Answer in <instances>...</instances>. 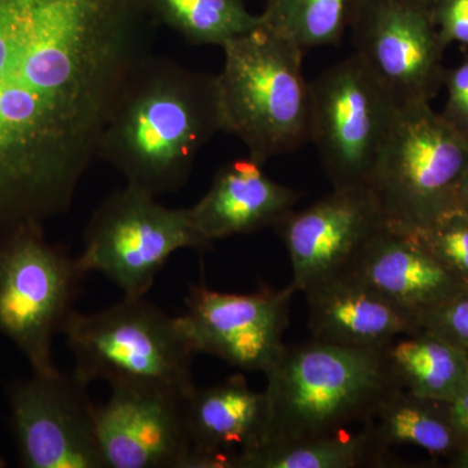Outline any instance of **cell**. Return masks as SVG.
<instances>
[{
  "mask_svg": "<svg viewBox=\"0 0 468 468\" xmlns=\"http://www.w3.org/2000/svg\"><path fill=\"white\" fill-rule=\"evenodd\" d=\"M153 26L143 0H0V229L69 211Z\"/></svg>",
  "mask_w": 468,
  "mask_h": 468,
  "instance_id": "cell-1",
  "label": "cell"
},
{
  "mask_svg": "<svg viewBox=\"0 0 468 468\" xmlns=\"http://www.w3.org/2000/svg\"><path fill=\"white\" fill-rule=\"evenodd\" d=\"M223 131L217 76L144 58L129 76L101 135L98 159L126 185L158 197L189 180L202 147Z\"/></svg>",
  "mask_w": 468,
  "mask_h": 468,
  "instance_id": "cell-2",
  "label": "cell"
},
{
  "mask_svg": "<svg viewBox=\"0 0 468 468\" xmlns=\"http://www.w3.org/2000/svg\"><path fill=\"white\" fill-rule=\"evenodd\" d=\"M267 378L270 426L263 442L292 441L367 424L399 389L384 347L311 340L285 345ZM255 449V448H254Z\"/></svg>",
  "mask_w": 468,
  "mask_h": 468,
  "instance_id": "cell-3",
  "label": "cell"
},
{
  "mask_svg": "<svg viewBox=\"0 0 468 468\" xmlns=\"http://www.w3.org/2000/svg\"><path fill=\"white\" fill-rule=\"evenodd\" d=\"M217 76L223 131L263 165L310 141V82L304 51L263 24L223 46Z\"/></svg>",
  "mask_w": 468,
  "mask_h": 468,
  "instance_id": "cell-4",
  "label": "cell"
},
{
  "mask_svg": "<svg viewBox=\"0 0 468 468\" xmlns=\"http://www.w3.org/2000/svg\"><path fill=\"white\" fill-rule=\"evenodd\" d=\"M82 383H135L192 393L194 351L178 316L144 297H126L97 313L70 315L63 332Z\"/></svg>",
  "mask_w": 468,
  "mask_h": 468,
  "instance_id": "cell-5",
  "label": "cell"
},
{
  "mask_svg": "<svg viewBox=\"0 0 468 468\" xmlns=\"http://www.w3.org/2000/svg\"><path fill=\"white\" fill-rule=\"evenodd\" d=\"M86 275L79 257L46 239L42 223L0 229V335L32 374L58 371L54 340L76 311Z\"/></svg>",
  "mask_w": 468,
  "mask_h": 468,
  "instance_id": "cell-6",
  "label": "cell"
},
{
  "mask_svg": "<svg viewBox=\"0 0 468 468\" xmlns=\"http://www.w3.org/2000/svg\"><path fill=\"white\" fill-rule=\"evenodd\" d=\"M468 165V138L431 107L399 106L371 189L388 223L423 229L458 208Z\"/></svg>",
  "mask_w": 468,
  "mask_h": 468,
  "instance_id": "cell-7",
  "label": "cell"
},
{
  "mask_svg": "<svg viewBox=\"0 0 468 468\" xmlns=\"http://www.w3.org/2000/svg\"><path fill=\"white\" fill-rule=\"evenodd\" d=\"M156 197L126 185L95 209L79 255L86 273L106 276L126 297H144L178 250H205L189 208H169Z\"/></svg>",
  "mask_w": 468,
  "mask_h": 468,
  "instance_id": "cell-8",
  "label": "cell"
},
{
  "mask_svg": "<svg viewBox=\"0 0 468 468\" xmlns=\"http://www.w3.org/2000/svg\"><path fill=\"white\" fill-rule=\"evenodd\" d=\"M310 141L334 189H371L399 104L356 55L310 84Z\"/></svg>",
  "mask_w": 468,
  "mask_h": 468,
  "instance_id": "cell-9",
  "label": "cell"
},
{
  "mask_svg": "<svg viewBox=\"0 0 468 468\" xmlns=\"http://www.w3.org/2000/svg\"><path fill=\"white\" fill-rule=\"evenodd\" d=\"M88 385L75 374H32L7 387L9 420L24 468H104Z\"/></svg>",
  "mask_w": 468,
  "mask_h": 468,
  "instance_id": "cell-10",
  "label": "cell"
},
{
  "mask_svg": "<svg viewBox=\"0 0 468 468\" xmlns=\"http://www.w3.org/2000/svg\"><path fill=\"white\" fill-rule=\"evenodd\" d=\"M350 32L354 55L399 106L431 101L443 85L431 0H365Z\"/></svg>",
  "mask_w": 468,
  "mask_h": 468,
  "instance_id": "cell-11",
  "label": "cell"
},
{
  "mask_svg": "<svg viewBox=\"0 0 468 468\" xmlns=\"http://www.w3.org/2000/svg\"><path fill=\"white\" fill-rule=\"evenodd\" d=\"M295 292L292 284L282 291L261 285L248 294L194 284L178 320L194 354H209L232 367L264 374L284 350Z\"/></svg>",
  "mask_w": 468,
  "mask_h": 468,
  "instance_id": "cell-12",
  "label": "cell"
},
{
  "mask_svg": "<svg viewBox=\"0 0 468 468\" xmlns=\"http://www.w3.org/2000/svg\"><path fill=\"white\" fill-rule=\"evenodd\" d=\"M95 406L104 468H186L190 454L186 401L190 393L159 385L111 384Z\"/></svg>",
  "mask_w": 468,
  "mask_h": 468,
  "instance_id": "cell-13",
  "label": "cell"
},
{
  "mask_svg": "<svg viewBox=\"0 0 468 468\" xmlns=\"http://www.w3.org/2000/svg\"><path fill=\"white\" fill-rule=\"evenodd\" d=\"M372 189H334L275 224L292 270V286H307L346 272L375 233L387 223Z\"/></svg>",
  "mask_w": 468,
  "mask_h": 468,
  "instance_id": "cell-14",
  "label": "cell"
},
{
  "mask_svg": "<svg viewBox=\"0 0 468 468\" xmlns=\"http://www.w3.org/2000/svg\"><path fill=\"white\" fill-rule=\"evenodd\" d=\"M190 454L186 468H237L239 457L266 440V392L252 389L242 374L196 387L186 401Z\"/></svg>",
  "mask_w": 468,
  "mask_h": 468,
  "instance_id": "cell-15",
  "label": "cell"
},
{
  "mask_svg": "<svg viewBox=\"0 0 468 468\" xmlns=\"http://www.w3.org/2000/svg\"><path fill=\"white\" fill-rule=\"evenodd\" d=\"M346 272L417 316L463 291L415 230L385 223Z\"/></svg>",
  "mask_w": 468,
  "mask_h": 468,
  "instance_id": "cell-16",
  "label": "cell"
},
{
  "mask_svg": "<svg viewBox=\"0 0 468 468\" xmlns=\"http://www.w3.org/2000/svg\"><path fill=\"white\" fill-rule=\"evenodd\" d=\"M303 292L314 340L351 347H385L421 329L417 316L350 272L319 280Z\"/></svg>",
  "mask_w": 468,
  "mask_h": 468,
  "instance_id": "cell-17",
  "label": "cell"
},
{
  "mask_svg": "<svg viewBox=\"0 0 468 468\" xmlns=\"http://www.w3.org/2000/svg\"><path fill=\"white\" fill-rule=\"evenodd\" d=\"M300 197L268 177L261 163L249 156L224 165L189 212L194 227L212 243L275 226Z\"/></svg>",
  "mask_w": 468,
  "mask_h": 468,
  "instance_id": "cell-18",
  "label": "cell"
},
{
  "mask_svg": "<svg viewBox=\"0 0 468 468\" xmlns=\"http://www.w3.org/2000/svg\"><path fill=\"white\" fill-rule=\"evenodd\" d=\"M384 351L394 380L410 393L452 403L466 387L467 354L427 329L396 338Z\"/></svg>",
  "mask_w": 468,
  "mask_h": 468,
  "instance_id": "cell-19",
  "label": "cell"
},
{
  "mask_svg": "<svg viewBox=\"0 0 468 468\" xmlns=\"http://www.w3.org/2000/svg\"><path fill=\"white\" fill-rule=\"evenodd\" d=\"M390 449L368 427L358 433L340 432L261 443L239 457L237 468L388 467Z\"/></svg>",
  "mask_w": 468,
  "mask_h": 468,
  "instance_id": "cell-20",
  "label": "cell"
},
{
  "mask_svg": "<svg viewBox=\"0 0 468 468\" xmlns=\"http://www.w3.org/2000/svg\"><path fill=\"white\" fill-rule=\"evenodd\" d=\"M387 448L411 445L448 460L463 440L452 420L451 403L399 388L380 403L367 424Z\"/></svg>",
  "mask_w": 468,
  "mask_h": 468,
  "instance_id": "cell-21",
  "label": "cell"
},
{
  "mask_svg": "<svg viewBox=\"0 0 468 468\" xmlns=\"http://www.w3.org/2000/svg\"><path fill=\"white\" fill-rule=\"evenodd\" d=\"M154 24H162L193 45L223 48L261 24L243 0H143Z\"/></svg>",
  "mask_w": 468,
  "mask_h": 468,
  "instance_id": "cell-22",
  "label": "cell"
},
{
  "mask_svg": "<svg viewBox=\"0 0 468 468\" xmlns=\"http://www.w3.org/2000/svg\"><path fill=\"white\" fill-rule=\"evenodd\" d=\"M365 0H267L261 24L310 48L335 45L349 32Z\"/></svg>",
  "mask_w": 468,
  "mask_h": 468,
  "instance_id": "cell-23",
  "label": "cell"
},
{
  "mask_svg": "<svg viewBox=\"0 0 468 468\" xmlns=\"http://www.w3.org/2000/svg\"><path fill=\"white\" fill-rule=\"evenodd\" d=\"M412 230L468 291V214L452 209L430 227Z\"/></svg>",
  "mask_w": 468,
  "mask_h": 468,
  "instance_id": "cell-24",
  "label": "cell"
},
{
  "mask_svg": "<svg viewBox=\"0 0 468 468\" xmlns=\"http://www.w3.org/2000/svg\"><path fill=\"white\" fill-rule=\"evenodd\" d=\"M420 326L449 341L468 356L467 289L421 315Z\"/></svg>",
  "mask_w": 468,
  "mask_h": 468,
  "instance_id": "cell-25",
  "label": "cell"
},
{
  "mask_svg": "<svg viewBox=\"0 0 468 468\" xmlns=\"http://www.w3.org/2000/svg\"><path fill=\"white\" fill-rule=\"evenodd\" d=\"M431 11L443 48L468 46V0H431Z\"/></svg>",
  "mask_w": 468,
  "mask_h": 468,
  "instance_id": "cell-26",
  "label": "cell"
},
{
  "mask_svg": "<svg viewBox=\"0 0 468 468\" xmlns=\"http://www.w3.org/2000/svg\"><path fill=\"white\" fill-rule=\"evenodd\" d=\"M443 84L448 89V97L441 115L468 138V58L445 73Z\"/></svg>",
  "mask_w": 468,
  "mask_h": 468,
  "instance_id": "cell-27",
  "label": "cell"
},
{
  "mask_svg": "<svg viewBox=\"0 0 468 468\" xmlns=\"http://www.w3.org/2000/svg\"><path fill=\"white\" fill-rule=\"evenodd\" d=\"M452 420L463 440L468 442V381L460 396L451 403Z\"/></svg>",
  "mask_w": 468,
  "mask_h": 468,
  "instance_id": "cell-28",
  "label": "cell"
},
{
  "mask_svg": "<svg viewBox=\"0 0 468 468\" xmlns=\"http://www.w3.org/2000/svg\"><path fill=\"white\" fill-rule=\"evenodd\" d=\"M448 466L452 468H468V442L461 446L460 451L449 457Z\"/></svg>",
  "mask_w": 468,
  "mask_h": 468,
  "instance_id": "cell-29",
  "label": "cell"
},
{
  "mask_svg": "<svg viewBox=\"0 0 468 468\" xmlns=\"http://www.w3.org/2000/svg\"><path fill=\"white\" fill-rule=\"evenodd\" d=\"M458 208L468 214V165L458 190Z\"/></svg>",
  "mask_w": 468,
  "mask_h": 468,
  "instance_id": "cell-30",
  "label": "cell"
},
{
  "mask_svg": "<svg viewBox=\"0 0 468 468\" xmlns=\"http://www.w3.org/2000/svg\"><path fill=\"white\" fill-rule=\"evenodd\" d=\"M5 466H7V463H5V461L0 457V468H5Z\"/></svg>",
  "mask_w": 468,
  "mask_h": 468,
  "instance_id": "cell-31",
  "label": "cell"
}]
</instances>
